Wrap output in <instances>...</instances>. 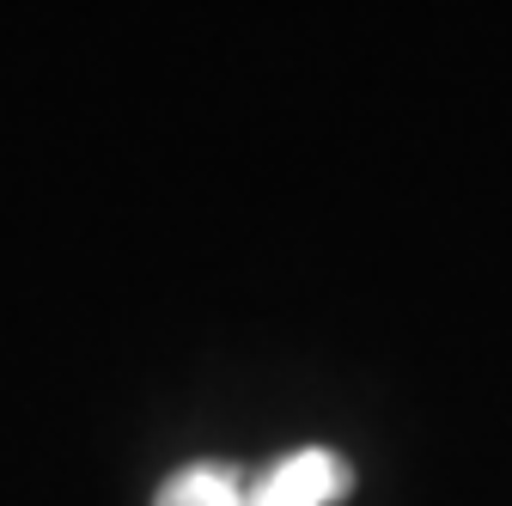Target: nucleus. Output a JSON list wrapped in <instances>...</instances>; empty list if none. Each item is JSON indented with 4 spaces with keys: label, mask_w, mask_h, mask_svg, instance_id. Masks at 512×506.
Wrapping results in <instances>:
<instances>
[{
    "label": "nucleus",
    "mask_w": 512,
    "mask_h": 506,
    "mask_svg": "<svg viewBox=\"0 0 512 506\" xmlns=\"http://www.w3.org/2000/svg\"><path fill=\"white\" fill-rule=\"evenodd\" d=\"M342 494H348V464L324 446H305L256 476L244 488V506H336Z\"/></svg>",
    "instance_id": "f257e3e1"
},
{
    "label": "nucleus",
    "mask_w": 512,
    "mask_h": 506,
    "mask_svg": "<svg viewBox=\"0 0 512 506\" xmlns=\"http://www.w3.org/2000/svg\"><path fill=\"white\" fill-rule=\"evenodd\" d=\"M244 488L250 482L238 470H226V464H189L159 488L153 506H244Z\"/></svg>",
    "instance_id": "f03ea898"
}]
</instances>
